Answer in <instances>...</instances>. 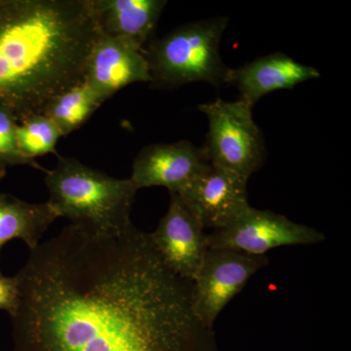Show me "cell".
I'll list each match as a JSON object with an SVG mask.
<instances>
[{
  "mask_svg": "<svg viewBox=\"0 0 351 351\" xmlns=\"http://www.w3.org/2000/svg\"><path fill=\"white\" fill-rule=\"evenodd\" d=\"M11 316L15 351H216L149 233L64 228L29 252Z\"/></svg>",
  "mask_w": 351,
  "mask_h": 351,
  "instance_id": "obj_1",
  "label": "cell"
},
{
  "mask_svg": "<svg viewBox=\"0 0 351 351\" xmlns=\"http://www.w3.org/2000/svg\"><path fill=\"white\" fill-rule=\"evenodd\" d=\"M93 0L0 1V104L18 122L84 80L100 36Z\"/></svg>",
  "mask_w": 351,
  "mask_h": 351,
  "instance_id": "obj_2",
  "label": "cell"
},
{
  "mask_svg": "<svg viewBox=\"0 0 351 351\" xmlns=\"http://www.w3.org/2000/svg\"><path fill=\"white\" fill-rule=\"evenodd\" d=\"M50 206L58 218L106 234H119L133 223L130 214L138 189L129 179H117L76 160L58 156L45 173Z\"/></svg>",
  "mask_w": 351,
  "mask_h": 351,
  "instance_id": "obj_3",
  "label": "cell"
},
{
  "mask_svg": "<svg viewBox=\"0 0 351 351\" xmlns=\"http://www.w3.org/2000/svg\"><path fill=\"white\" fill-rule=\"evenodd\" d=\"M228 17L195 21L156 39L144 49L154 87L173 88L193 82L226 84L230 66L219 55Z\"/></svg>",
  "mask_w": 351,
  "mask_h": 351,
  "instance_id": "obj_4",
  "label": "cell"
},
{
  "mask_svg": "<svg viewBox=\"0 0 351 351\" xmlns=\"http://www.w3.org/2000/svg\"><path fill=\"white\" fill-rule=\"evenodd\" d=\"M252 106L239 100L218 99L198 107L208 119L202 147L208 162L248 181L265 159L263 133L254 120Z\"/></svg>",
  "mask_w": 351,
  "mask_h": 351,
  "instance_id": "obj_5",
  "label": "cell"
},
{
  "mask_svg": "<svg viewBox=\"0 0 351 351\" xmlns=\"http://www.w3.org/2000/svg\"><path fill=\"white\" fill-rule=\"evenodd\" d=\"M315 228L290 221L269 210L249 207L232 223L207 234L208 249H223L251 256H265L272 249L324 241Z\"/></svg>",
  "mask_w": 351,
  "mask_h": 351,
  "instance_id": "obj_6",
  "label": "cell"
},
{
  "mask_svg": "<svg viewBox=\"0 0 351 351\" xmlns=\"http://www.w3.org/2000/svg\"><path fill=\"white\" fill-rule=\"evenodd\" d=\"M267 256H251L223 249H208L193 280V307L198 319L214 329L219 313L243 290Z\"/></svg>",
  "mask_w": 351,
  "mask_h": 351,
  "instance_id": "obj_7",
  "label": "cell"
},
{
  "mask_svg": "<svg viewBox=\"0 0 351 351\" xmlns=\"http://www.w3.org/2000/svg\"><path fill=\"white\" fill-rule=\"evenodd\" d=\"M205 228L177 193H170L167 213L149 237L166 267L193 281L208 251Z\"/></svg>",
  "mask_w": 351,
  "mask_h": 351,
  "instance_id": "obj_8",
  "label": "cell"
},
{
  "mask_svg": "<svg viewBox=\"0 0 351 351\" xmlns=\"http://www.w3.org/2000/svg\"><path fill=\"white\" fill-rule=\"evenodd\" d=\"M209 164L202 147L189 141L149 145L134 159L130 180L138 191L163 186L181 195Z\"/></svg>",
  "mask_w": 351,
  "mask_h": 351,
  "instance_id": "obj_9",
  "label": "cell"
},
{
  "mask_svg": "<svg viewBox=\"0 0 351 351\" xmlns=\"http://www.w3.org/2000/svg\"><path fill=\"white\" fill-rule=\"evenodd\" d=\"M247 182L209 164L195 181L178 195L205 230H221L250 207Z\"/></svg>",
  "mask_w": 351,
  "mask_h": 351,
  "instance_id": "obj_10",
  "label": "cell"
},
{
  "mask_svg": "<svg viewBox=\"0 0 351 351\" xmlns=\"http://www.w3.org/2000/svg\"><path fill=\"white\" fill-rule=\"evenodd\" d=\"M84 80L104 101L133 83L152 77L144 49L123 38L101 34L88 59Z\"/></svg>",
  "mask_w": 351,
  "mask_h": 351,
  "instance_id": "obj_11",
  "label": "cell"
},
{
  "mask_svg": "<svg viewBox=\"0 0 351 351\" xmlns=\"http://www.w3.org/2000/svg\"><path fill=\"white\" fill-rule=\"evenodd\" d=\"M311 66L298 63L292 58L276 52L254 61L230 68L226 84L239 90L240 100L254 107L265 95L282 89H292L300 83L320 77Z\"/></svg>",
  "mask_w": 351,
  "mask_h": 351,
  "instance_id": "obj_12",
  "label": "cell"
},
{
  "mask_svg": "<svg viewBox=\"0 0 351 351\" xmlns=\"http://www.w3.org/2000/svg\"><path fill=\"white\" fill-rule=\"evenodd\" d=\"M166 5L165 0H93L101 34L126 39L142 49Z\"/></svg>",
  "mask_w": 351,
  "mask_h": 351,
  "instance_id": "obj_13",
  "label": "cell"
},
{
  "mask_svg": "<svg viewBox=\"0 0 351 351\" xmlns=\"http://www.w3.org/2000/svg\"><path fill=\"white\" fill-rule=\"evenodd\" d=\"M56 219V212L48 202L29 203L0 193V252L15 239L34 250Z\"/></svg>",
  "mask_w": 351,
  "mask_h": 351,
  "instance_id": "obj_14",
  "label": "cell"
},
{
  "mask_svg": "<svg viewBox=\"0 0 351 351\" xmlns=\"http://www.w3.org/2000/svg\"><path fill=\"white\" fill-rule=\"evenodd\" d=\"M104 101L85 80L63 92L46 106L44 114L55 124L63 137L80 129Z\"/></svg>",
  "mask_w": 351,
  "mask_h": 351,
  "instance_id": "obj_15",
  "label": "cell"
},
{
  "mask_svg": "<svg viewBox=\"0 0 351 351\" xmlns=\"http://www.w3.org/2000/svg\"><path fill=\"white\" fill-rule=\"evenodd\" d=\"M18 147L22 156L31 161L45 154H57L56 145L63 137L56 124L44 113L32 114L18 122Z\"/></svg>",
  "mask_w": 351,
  "mask_h": 351,
  "instance_id": "obj_16",
  "label": "cell"
},
{
  "mask_svg": "<svg viewBox=\"0 0 351 351\" xmlns=\"http://www.w3.org/2000/svg\"><path fill=\"white\" fill-rule=\"evenodd\" d=\"M17 124V117L12 110L0 104V178L3 177L9 166L29 165L47 172L40 164L25 158L21 154L16 135Z\"/></svg>",
  "mask_w": 351,
  "mask_h": 351,
  "instance_id": "obj_17",
  "label": "cell"
},
{
  "mask_svg": "<svg viewBox=\"0 0 351 351\" xmlns=\"http://www.w3.org/2000/svg\"><path fill=\"white\" fill-rule=\"evenodd\" d=\"M19 280L17 276H5L0 271V311L13 315L19 304Z\"/></svg>",
  "mask_w": 351,
  "mask_h": 351,
  "instance_id": "obj_18",
  "label": "cell"
}]
</instances>
